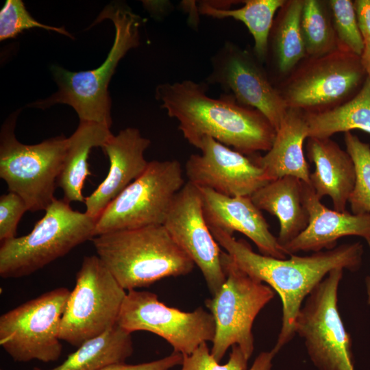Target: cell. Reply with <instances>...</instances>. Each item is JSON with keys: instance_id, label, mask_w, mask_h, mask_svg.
Masks as SVG:
<instances>
[{"instance_id": "cell-1", "label": "cell", "mask_w": 370, "mask_h": 370, "mask_svg": "<svg viewBox=\"0 0 370 370\" xmlns=\"http://www.w3.org/2000/svg\"><path fill=\"white\" fill-rule=\"evenodd\" d=\"M207 91L205 82L185 79L158 85L155 96L160 108L178 121L186 140L197 149L206 136L244 155L271 149L276 131L262 114L238 103L231 94L214 99Z\"/></svg>"}, {"instance_id": "cell-2", "label": "cell", "mask_w": 370, "mask_h": 370, "mask_svg": "<svg viewBox=\"0 0 370 370\" xmlns=\"http://www.w3.org/2000/svg\"><path fill=\"white\" fill-rule=\"evenodd\" d=\"M209 228L218 244L243 271L280 295L282 319L273 348L276 353L296 334V319L303 301L324 278L335 269L355 271L362 263L363 247L359 242L342 244L308 256L293 254L289 259H278L256 253L243 239L237 240L221 230Z\"/></svg>"}, {"instance_id": "cell-3", "label": "cell", "mask_w": 370, "mask_h": 370, "mask_svg": "<svg viewBox=\"0 0 370 370\" xmlns=\"http://www.w3.org/2000/svg\"><path fill=\"white\" fill-rule=\"evenodd\" d=\"M103 19L111 20L115 28L114 42L105 61L95 69L79 72L53 65L51 71L58 91L29 106L46 109L55 104H67L75 110L79 123H95L110 128L112 120L108 84L121 58L139 45L141 18L127 5L114 3L103 9L95 23Z\"/></svg>"}, {"instance_id": "cell-4", "label": "cell", "mask_w": 370, "mask_h": 370, "mask_svg": "<svg viewBox=\"0 0 370 370\" xmlns=\"http://www.w3.org/2000/svg\"><path fill=\"white\" fill-rule=\"evenodd\" d=\"M91 241L97 256L128 291L187 275L195 267L163 225L108 232Z\"/></svg>"}, {"instance_id": "cell-5", "label": "cell", "mask_w": 370, "mask_h": 370, "mask_svg": "<svg viewBox=\"0 0 370 370\" xmlns=\"http://www.w3.org/2000/svg\"><path fill=\"white\" fill-rule=\"evenodd\" d=\"M31 232L1 242L0 275H29L95 236L97 219L54 199Z\"/></svg>"}, {"instance_id": "cell-6", "label": "cell", "mask_w": 370, "mask_h": 370, "mask_svg": "<svg viewBox=\"0 0 370 370\" xmlns=\"http://www.w3.org/2000/svg\"><path fill=\"white\" fill-rule=\"evenodd\" d=\"M18 112L12 114L0 133V177L19 195L28 211L45 210L54 200L68 144L60 135L36 145L19 142L14 134Z\"/></svg>"}, {"instance_id": "cell-7", "label": "cell", "mask_w": 370, "mask_h": 370, "mask_svg": "<svg viewBox=\"0 0 370 370\" xmlns=\"http://www.w3.org/2000/svg\"><path fill=\"white\" fill-rule=\"evenodd\" d=\"M221 262L225 281L215 295L205 301L215 321L210 353L220 362L227 349L237 345L249 360L254 349V320L275 293L243 271L226 251H222Z\"/></svg>"}, {"instance_id": "cell-8", "label": "cell", "mask_w": 370, "mask_h": 370, "mask_svg": "<svg viewBox=\"0 0 370 370\" xmlns=\"http://www.w3.org/2000/svg\"><path fill=\"white\" fill-rule=\"evenodd\" d=\"M185 184L177 160H153L97 218L95 236L123 230L163 225L172 203Z\"/></svg>"}, {"instance_id": "cell-9", "label": "cell", "mask_w": 370, "mask_h": 370, "mask_svg": "<svg viewBox=\"0 0 370 370\" xmlns=\"http://www.w3.org/2000/svg\"><path fill=\"white\" fill-rule=\"evenodd\" d=\"M126 294L97 256H85L61 319L60 339L78 347L116 325Z\"/></svg>"}, {"instance_id": "cell-10", "label": "cell", "mask_w": 370, "mask_h": 370, "mask_svg": "<svg viewBox=\"0 0 370 370\" xmlns=\"http://www.w3.org/2000/svg\"><path fill=\"white\" fill-rule=\"evenodd\" d=\"M71 291H47L0 317V345L15 362H55L62 346L60 322Z\"/></svg>"}, {"instance_id": "cell-11", "label": "cell", "mask_w": 370, "mask_h": 370, "mask_svg": "<svg viewBox=\"0 0 370 370\" xmlns=\"http://www.w3.org/2000/svg\"><path fill=\"white\" fill-rule=\"evenodd\" d=\"M343 269L332 270L306 297L295 323L307 352L320 370H354L351 337L338 308Z\"/></svg>"}, {"instance_id": "cell-12", "label": "cell", "mask_w": 370, "mask_h": 370, "mask_svg": "<svg viewBox=\"0 0 370 370\" xmlns=\"http://www.w3.org/2000/svg\"><path fill=\"white\" fill-rule=\"evenodd\" d=\"M116 324L130 334H155L182 356L190 355L202 343L212 342L215 336L214 317L202 307L182 311L166 306L153 293L136 289L126 294Z\"/></svg>"}, {"instance_id": "cell-13", "label": "cell", "mask_w": 370, "mask_h": 370, "mask_svg": "<svg viewBox=\"0 0 370 370\" xmlns=\"http://www.w3.org/2000/svg\"><path fill=\"white\" fill-rule=\"evenodd\" d=\"M212 71L204 82L219 85L238 103L262 114L277 131L289 106L251 55L225 42L211 58Z\"/></svg>"}, {"instance_id": "cell-14", "label": "cell", "mask_w": 370, "mask_h": 370, "mask_svg": "<svg viewBox=\"0 0 370 370\" xmlns=\"http://www.w3.org/2000/svg\"><path fill=\"white\" fill-rule=\"evenodd\" d=\"M163 225L199 269L212 296L215 295L226 279L222 251L205 219L197 186L185 183L176 195Z\"/></svg>"}, {"instance_id": "cell-15", "label": "cell", "mask_w": 370, "mask_h": 370, "mask_svg": "<svg viewBox=\"0 0 370 370\" xmlns=\"http://www.w3.org/2000/svg\"><path fill=\"white\" fill-rule=\"evenodd\" d=\"M185 164L188 182L229 197L249 196L271 182L254 160L210 137L198 147Z\"/></svg>"}, {"instance_id": "cell-16", "label": "cell", "mask_w": 370, "mask_h": 370, "mask_svg": "<svg viewBox=\"0 0 370 370\" xmlns=\"http://www.w3.org/2000/svg\"><path fill=\"white\" fill-rule=\"evenodd\" d=\"M366 78L360 57L340 48L317 58L297 75L284 99L289 108L300 110L330 104L349 95Z\"/></svg>"}, {"instance_id": "cell-17", "label": "cell", "mask_w": 370, "mask_h": 370, "mask_svg": "<svg viewBox=\"0 0 370 370\" xmlns=\"http://www.w3.org/2000/svg\"><path fill=\"white\" fill-rule=\"evenodd\" d=\"M197 188L209 227L231 235L238 232L252 241L261 254L278 259L286 258L287 254L251 197H229L210 188Z\"/></svg>"}, {"instance_id": "cell-18", "label": "cell", "mask_w": 370, "mask_h": 370, "mask_svg": "<svg viewBox=\"0 0 370 370\" xmlns=\"http://www.w3.org/2000/svg\"><path fill=\"white\" fill-rule=\"evenodd\" d=\"M151 140L135 127L121 130L112 135L102 147L110 160L105 180L85 198L86 212L97 219L108 205L146 170L144 156Z\"/></svg>"}, {"instance_id": "cell-19", "label": "cell", "mask_w": 370, "mask_h": 370, "mask_svg": "<svg viewBox=\"0 0 370 370\" xmlns=\"http://www.w3.org/2000/svg\"><path fill=\"white\" fill-rule=\"evenodd\" d=\"M304 203L309 221L306 228L283 247L287 255L299 251L318 252L334 249L339 238L357 236L370 237V213L356 214L327 208L312 187L305 183Z\"/></svg>"}, {"instance_id": "cell-20", "label": "cell", "mask_w": 370, "mask_h": 370, "mask_svg": "<svg viewBox=\"0 0 370 370\" xmlns=\"http://www.w3.org/2000/svg\"><path fill=\"white\" fill-rule=\"evenodd\" d=\"M307 153L314 164L310 186L320 199L330 197L334 210L345 211L356 181L351 156L330 138H308Z\"/></svg>"}, {"instance_id": "cell-21", "label": "cell", "mask_w": 370, "mask_h": 370, "mask_svg": "<svg viewBox=\"0 0 370 370\" xmlns=\"http://www.w3.org/2000/svg\"><path fill=\"white\" fill-rule=\"evenodd\" d=\"M306 138L308 127L306 114L300 109L289 108L276 131L271 149L254 160L271 181L293 176L310 185V172L303 149Z\"/></svg>"}, {"instance_id": "cell-22", "label": "cell", "mask_w": 370, "mask_h": 370, "mask_svg": "<svg viewBox=\"0 0 370 370\" xmlns=\"http://www.w3.org/2000/svg\"><path fill=\"white\" fill-rule=\"evenodd\" d=\"M304 185L305 182L297 177L284 176L269 182L251 196L258 209L278 219L280 230L277 238L282 247L301 233L308 224Z\"/></svg>"}, {"instance_id": "cell-23", "label": "cell", "mask_w": 370, "mask_h": 370, "mask_svg": "<svg viewBox=\"0 0 370 370\" xmlns=\"http://www.w3.org/2000/svg\"><path fill=\"white\" fill-rule=\"evenodd\" d=\"M110 128L95 123H79L74 133L68 138L62 168L57 185L64 193V199L84 202L82 188L88 175V158L93 147H102L112 136Z\"/></svg>"}, {"instance_id": "cell-24", "label": "cell", "mask_w": 370, "mask_h": 370, "mask_svg": "<svg viewBox=\"0 0 370 370\" xmlns=\"http://www.w3.org/2000/svg\"><path fill=\"white\" fill-rule=\"evenodd\" d=\"M133 352L131 334L116 324L84 342L60 365L51 369L34 367L33 370H101L125 362Z\"/></svg>"}, {"instance_id": "cell-25", "label": "cell", "mask_w": 370, "mask_h": 370, "mask_svg": "<svg viewBox=\"0 0 370 370\" xmlns=\"http://www.w3.org/2000/svg\"><path fill=\"white\" fill-rule=\"evenodd\" d=\"M305 114L308 138H330L356 129L370 134V79L367 77L356 95L343 105Z\"/></svg>"}, {"instance_id": "cell-26", "label": "cell", "mask_w": 370, "mask_h": 370, "mask_svg": "<svg viewBox=\"0 0 370 370\" xmlns=\"http://www.w3.org/2000/svg\"><path fill=\"white\" fill-rule=\"evenodd\" d=\"M284 3L283 0H247L241 8L227 9L217 6L212 1H201L197 10L212 18H233L243 23L254 38V51L258 59L262 60L268 51L274 15Z\"/></svg>"}, {"instance_id": "cell-27", "label": "cell", "mask_w": 370, "mask_h": 370, "mask_svg": "<svg viewBox=\"0 0 370 370\" xmlns=\"http://www.w3.org/2000/svg\"><path fill=\"white\" fill-rule=\"evenodd\" d=\"M303 5L304 1H290L275 29L274 50L282 73L291 70L306 53L301 27Z\"/></svg>"}, {"instance_id": "cell-28", "label": "cell", "mask_w": 370, "mask_h": 370, "mask_svg": "<svg viewBox=\"0 0 370 370\" xmlns=\"http://www.w3.org/2000/svg\"><path fill=\"white\" fill-rule=\"evenodd\" d=\"M301 27L307 53L319 58L336 50L334 31L318 1H304Z\"/></svg>"}, {"instance_id": "cell-29", "label": "cell", "mask_w": 370, "mask_h": 370, "mask_svg": "<svg viewBox=\"0 0 370 370\" xmlns=\"http://www.w3.org/2000/svg\"><path fill=\"white\" fill-rule=\"evenodd\" d=\"M228 361L221 365L211 355L207 343H202L193 354L183 356L180 370H271L272 360L277 354L273 349L262 352L247 369L248 360L238 346L233 345Z\"/></svg>"}, {"instance_id": "cell-30", "label": "cell", "mask_w": 370, "mask_h": 370, "mask_svg": "<svg viewBox=\"0 0 370 370\" xmlns=\"http://www.w3.org/2000/svg\"><path fill=\"white\" fill-rule=\"evenodd\" d=\"M346 151L355 166L356 181L348 203L352 213H370V145L350 132H345Z\"/></svg>"}, {"instance_id": "cell-31", "label": "cell", "mask_w": 370, "mask_h": 370, "mask_svg": "<svg viewBox=\"0 0 370 370\" xmlns=\"http://www.w3.org/2000/svg\"><path fill=\"white\" fill-rule=\"evenodd\" d=\"M330 5L340 48L360 57L365 43L358 25L354 3L349 0H332Z\"/></svg>"}, {"instance_id": "cell-32", "label": "cell", "mask_w": 370, "mask_h": 370, "mask_svg": "<svg viewBox=\"0 0 370 370\" xmlns=\"http://www.w3.org/2000/svg\"><path fill=\"white\" fill-rule=\"evenodd\" d=\"M42 28L56 32L72 39L74 37L64 27L40 23L33 18L21 0H7L0 12V40L15 38L18 34L32 28Z\"/></svg>"}, {"instance_id": "cell-33", "label": "cell", "mask_w": 370, "mask_h": 370, "mask_svg": "<svg viewBox=\"0 0 370 370\" xmlns=\"http://www.w3.org/2000/svg\"><path fill=\"white\" fill-rule=\"evenodd\" d=\"M27 211L25 201L17 194L9 192L0 197L1 242L16 237L18 222Z\"/></svg>"}, {"instance_id": "cell-34", "label": "cell", "mask_w": 370, "mask_h": 370, "mask_svg": "<svg viewBox=\"0 0 370 370\" xmlns=\"http://www.w3.org/2000/svg\"><path fill=\"white\" fill-rule=\"evenodd\" d=\"M183 356L173 352L170 355L153 361L137 365H129L125 362L109 365L101 370H169L175 366L181 365Z\"/></svg>"}, {"instance_id": "cell-35", "label": "cell", "mask_w": 370, "mask_h": 370, "mask_svg": "<svg viewBox=\"0 0 370 370\" xmlns=\"http://www.w3.org/2000/svg\"><path fill=\"white\" fill-rule=\"evenodd\" d=\"M358 25L365 44H370V0L354 3Z\"/></svg>"}, {"instance_id": "cell-36", "label": "cell", "mask_w": 370, "mask_h": 370, "mask_svg": "<svg viewBox=\"0 0 370 370\" xmlns=\"http://www.w3.org/2000/svg\"><path fill=\"white\" fill-rule=\"evenodd\" d=\"M360 60L367 77L370 79V44H365L364 51L360 56Z\"/></svg>"}, {"instance_id": "cell-37", "label": "cell", "mask_w": 370, "mask_h": 370, "mask_svg": "<svg viewBox=\"0 0 370 370\" xmlns=\"http://www.w3.org/2000/svg\"><path fill=\"white\" fill-rule=\"evenodd\" d=\"M369 247H370V237L366 239ZM366 290L367 295V303L370 305V275L367 276L365 280Z\"/></svg>"}, {"instance_id": "cell-38", "label": "cell", "mask_w": 370, "mask_h": 370, "mask_svg": "<svg viewBox=\"0 0 370 370\" xmlns=\"http://www.w3.org/2000/svg\"><path fill=\"white\" fill-rule=\"evenodd\" d=\"M1 370H2V369H1Z\"/></svg>"}]
</instances>
